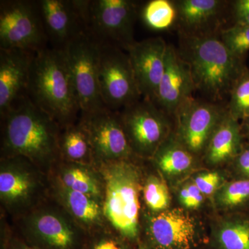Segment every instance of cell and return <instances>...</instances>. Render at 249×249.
<instances>
[{
	"label": "cell",
	"mask_w": 249,
	"mask_h": 249,
	"mask_svg": "<svg viewBox=\"0 0 249 249\" xmlns=\"http://www.w3.org/2000/svg\"><path fill=\"white\" fill-rule=\"evenodd\" d=\"M178 53L189 66L196 91L219 103L245 71V58L232 53L218 35L180 36Z\"/></svg>",
	"instance_id": "6da1fadb"
},
{
	"label": "cell",
	"mask_w": 249,
	"mask_h": 249,
	"mask_svg": "<svg viewBox=\"0 0 249 249\" xmlns=\"http://www.w3.org/2000/svg\"><path fill=\"white\" fill-rule=\"evenodd\" d=\"M26 95L59 125L73 124L80 110L63 49L46 47L36 53Z\"/></svg>",
	"instance_id": "7a4b0ae2"
},
{
	"label": "cell",
	"mask_w": 249,
	"mask_h": 249,
	"mask_svg": "<svg viewBox=\"0 0 249 249\" xmlns=\"http://www.w3.org/2000/svg\"><path fill=\"white\" fill-rule=\"evenodd\" d=\"M2 117L3 150L7 157H22L42 163L53 160L60 153V125L27 95Z\"/></svg>",
	"instance_id": "3957f363"
},
{
	"label": "cell",
	"mask_w": 249,
	"mask_h": 249,
	"mask_svg": "<svg viewBox=\"0 0 249 249\" xmlns=\"http://www.w3.org/2000/svg\"><path fill=\"white\" fill-rule=\"evenodd\" d=\"M105 182L103 216L125 240L139 234L142 173L129 160L100 162Z\"/></svg>",
	"instance_id": "277c9868"
},
{
	"label": "cell",
	"mask_w": 249,
	"mask_h": 249,
	"mask_svg": "<svg viewBox=\"0 0 249 249\" xmlns=\"http://www.w3.org/2000/svg\"><path fill=\"white\" fill-rule=\"evenodd\" d=\"M80 114L107 108L103 102L98 78V42L88 32L64 47Z\"/></svg>",
	"instance_id": "5b68a950"
},
{
	"label": "cell",
	"mask_w": 249,
	"mask_h": 249,
	"mask_svg": "<svg viewBox=\"0 0 249 249\" xmlns=\"http://www.w3.org/2000/svg\"><path fill=\"white\" fill-rule=\"evenodd\" d=\"M47 42L37 1H1L0 49L37 53L47 47Z\"/></svg>",
	"instance_id": "8992f818"
},
{
	"label": "cell",
	"mask_w": 249,
	"mask_h": 249,
	"mask_svg": "<svg viewBox=\"0 0 249 249\" xmlns=\"http://www.w3.org/2000/svg\"><path fill=\"white\" fill-rule=\"evenodd\" d=\"M98 48L100 89L106 107L119 111L142 99L128 54L109 44L98 42Z\"/></svg>",
	"instance_id": "52a82bcc"
},
{
	"label": "cell",
	"mask_w": 249,
	"mask_h": 249,
	"mask_svg": "<svg viewBox=\"0 0 249 249\" xmlns=\"http://www.w3.org/2000/svg\"><path fill=\"white\" fill-rule=\"evenodd\" d=\"M134 155L152 158L171 134L170 116L148 100H139L119 111Z\"/></svg>",
	"instance_id": "ba28073f"
},
{
	"label": "cell",
	"mask_w": 249,
	"mask_h": 249,
	"mask_svg": "<svg viewBox=\"0 0 249 249\" xmlns=\"http://www.w3.org/2000/svg\"><path fill=\"white\" fill-rule=\"evenodd\" d=\"M139 14L137 3L131 0L90 1L88 32L100 43L127 51L136 42L134 27Z\"/></svg>",
	"instance_id": "9c48e42d"
},
{
	"label": "cell",
	"mask_w": 249,
	"mask_h": 249,
	"mask_svg": "<svg viewBox=\"0 0 249 249\" xmlns=\"http://www.w3.org/2000/svg\"><path fill=\"white\" fill-rule=\"evenodd\" d=\"M227 107L208 100L191 97L178 108L173 118L176 121L175 137L193 155H204L211 136Z\"/></svg>",
	"instance_id": "30bf717a"
},
{
	"label": "cell",
	"mask_w": 249,
	"mask_h": 249,
	"mask_svg": "<svg viewBox=\"0 0 249 249\" xmlns=\"http://www.w3.org/2000/svg\"><path fill=\"white\" fill-rule=\"evenodd\" d=\"M80 123L89 135L94 160L103 162L129 160L134 155L119 111L104 108L82 114Z\"/></svg>",
	"instance_id": "8fae6325"
},
{
	"label": "cell",
	"mask_w": 249,
	"mask_h": 249,
	"mask_svg": "<svg viewBox=\"0 0 249 249\" xmlns=\"http://www.w3.org/2000/svg\"><path fill=\"white\" fill-rule=\"evenodd\" d=\"M48 41L62 49L78 36L88 32L90 1H37Z\"/></svg>",
	"instance_id": "7c38bea8"
},
{
	"label": "cell",
	"mask_w": 249,
	"mask_h": 249,
	"mask_svg": "<svg viewBox=\"0 0 249 249\" xmlns=\"http://www.w3.org/2000/svg\"><path fill=\"white\" fill-rule=\"evenodd\" d=\"M146 234L150 249H195L201 240L196 219L181 209H168L150 216Z\"/></svg>",
	"instance_id": "4fadbf2b"
},
{
	"label": "cell",
	"mask_w": 249,
	"mask_h": 249,
	"mask_svg": "<svg viewBox=\"0 0 249 249\" xmlns=\"http://www.w3.org/2000/svg\"><path fill=\"white\" fill-rule=\"evenodd\" d=\"M168 44L156 37L135 42L127 49L142 98L154 103L166 64Z\"/></svg>",
	"instance_id": "5bb4252c"
},
{
	"label": "cell",
	"mask_w": 249,
	"mask_h": 249,
	"mask_svg": "<svg viewBox=\"0 0 249 249\" xmlns=\"http://www.w3.org/2000/svg\"><path fill=\"white\" fill-rule=\"evenodd\" d=\"M196 91L189 66L172 45H168L166 64L154 103L167 115L175 112Z\"/></svg>",
	"instance_id": "9a60e30c"
},
{
	"label": "cell",
	"mask_w": 249,
	"mask_h": 249,
	"mask_svg": "<svg viewBox=\"0 0 249 249\" xmlns=\"http://www.w3.org/2000/svg\"><path fill=\"white\" fill-rule=\"evenodd\" d=\"M176 27L180 36L218 35L228 1L224 0H176Z\"/></svg>",
	"instance_id": "2e32d148"
},
{
	"label": "cell",
	"mask_w": 249,
	"mask_h": 249,
	"mask_svg": "<svg viewBox=\"0 0 249 249\" xmlns=\"http://www.w3.org/2000/svg\"><path fill=\"white\" fill-rule=\"evenodd\" d=\"M35 52L0 49V113L1 117L25 96Z\"/></svg>",
	"instance_id": "e0dca14e"
},
{
	"label": "cell",
	"mask_w": 249,
	"mask_h": 249,
	"mask_svg": "<svg viewBox=\"0 0 249 249\" xmlns=\"http://www.w3.org/2000/svg\"><path fill=\"white\" fill-rule=\"evenodd\" d=\"M22 157H10L3 160L0 170V198L7 207L27 206L39 189V182Z\"/></svg>",
	"instance_id": "ac0fdd59"
},
{
	"label": "cell",
	"mask_w": 249,
	"mask_h": 249,
	"mask_svg": "<svg viewBox=\"0 0 249 249\" xmlns=\"http://www.w3.org/2000/svg\"><path fill=\"white\" fill-rule=\"evenodd\" d=\"M27 228L36 247L41 249H73L76 245V232L55 213H36L29 217Z\"/></svg>",
	"instance_id": "d6986e66"
},
{
	"label": "cell",
	"mask_w": 249,
	"mask_h": 249,
	"mask_svg": "<svg viewBox=\"0 0 249 249\" xmlns=\"http://www.w3.org/2000/svg\"><path fill=\"white\" fill-rule=\"evenodd\" d=\"M246 142L241 124L228 111L211 136L205 150V161L210 166L231 163Z\"/></svg>",
	"instance_id": "ffe728a7"
},
{
	"label": "cell",
	"mask_w": 249,
	"mask_h": 249,
	"mask_svg": "<svg viewBox=\"0 0 249 249\" xmlns=\"http://www.w3.org/2000/svg\"><path fill=\"white\" fill-rule=\"evenodd\" d=\"M213 237L218 249H249V211L230 213L222 218Z\"/></svg>",
	"instance_id": "44dd1931"
},
{
	"label": "cell",
	"mask_w": 249,
	"mask_h": 249,
	"mask_svg": "<svg viewBox=\"0 0 249 249\" xmlns=\"http://www.w3.org/2000/svg\"><path fill=\"white\" fill-rule=\"evenodd\" d=\"M152 158L164 175L177 178L193 168L196 156L187 150L172 132Z\"/></svg>",
	"instance_id": "7402d4cb"
},
{
	"label": "cell",
	"mask_w": 249,
	"mask_h": 249,
	"mask_svg": "<svg viewBox=\"0 0 249 249\" xmlns=\"http://www.w3.org/2000/svg\"><path fill=\"white\" fill-rule=\"evenodd\" d=\"M58 193L62 202L77 220L86 225H93L101 222L103 215L98 199L93 196L67 189L58 185Z\"/></svg>",
	"instance_id": "603a6c76"
},
{
	"label": "cell",
	"mask_w": 249,
	"mask_h": 249,
	"mask_svg": "<svg viewBox=\"0 0 249 249\" xmlns=\"http://www.w3.org/2000/svg\"><path fill=\"white\" fill-rule=\"evenodd\" d=\"M59 149L62 157L72 163L94 160L89 135L80 122L77 125L67 126L65 133L60 137Z\"/></svg>",
	"instance_id": "cb8c5ba5"
},
{
	"label": "cell",
	"mask_w": 249,
	"mask_h": 249,
	"mask_svg": "<svg viewBox=\"0 0 249 249\" xmlns=\"http://www.w3.org/2000/svg\"><path fill=\"white\" fill-rule=\"evenodd\" d=\"M217 209L229 213L249 211V179L234 178L223 183L213 196Z\"/></svg>",
	"instance_id": "d4e9b609"
},
{
	"label": "cell",
	"mask_w": 249,
	"mask_h": 249,
	"mask_svg": "<svg viewBox=\"0 0 249 249\" xmlns=\"http://www.w3.org/2000/svg\"><path fill=\"white\" fill-rule=\"evenodd\" d=\"M58 185L72 191L79 192L98 199L101 188L98 178L82 163H73L62 168Z\"/></svg>",
	"instance_id": "484cf974"
},
{
	"label": "cell",
	"mask_w": 249,
	"mask_h": 249,
	"mask_svg": "<svg viewBox=\"0 0 249 249\" xmlns=\"http://www.w3.org/2000/svg\"><path fill=\"white\" fill-rule=\"evenodd\" d=\"M139 14L144 24L152 31H165L176 26L178 11L174 1H147Z\"/></svg>",
	"instance_id": "4316f807"
},
{
	"label": "cell",
	"mask_w": 249,
	"mask_h": 249,
	"mask_svg": "<svg viewBox=\"0 0 249 249\" xmlns=\"http://www.w3.org/2000/svg\"><path fill=\"white\" fill-rule=\"evenodd\" d=\"M142 193L145 204L153 213L169 209L171 197L169 188L163 178L156 175L149 176L143 183Z\"/></svg>",
	"instance_id": "83f0119b"
},
{
	"label": "cell",
	"mask_w": 249,
	"mask_h": 249,
	"mask_svg": "<svg viewBox=\"0 0 249 249\" xmlns=\"http://www.w3.org/2000/svg\"><path fill=\"white\" fill-rule=\"evenodd\" d=\"M227 109L229 115L238 121L249 116V69L247 67L229 93Z\"/></svg>",
	"instance_id": "f1b7e54d"
},
{
	"label": "cell",
	"mask_w": 249,
	"mask_h": 249,
	"mask_svg": "<svg viewBox=\"0 0 249 249\" xmlns=\"http://www.w3.org/2000/svg\"><path fill=\"white\" fill-rule=\"evenodd\" d=\"M218 36L232 53L239 58H245L249 51V26L235 24L222 29Z\"/></svg>",
	"instance_id": "f546056e"
},
{
	"label": "cell",
	"mask_w": 249,
	"mask_h": 249,
	"mask_svg": "<svg viewBox=\"0 0 249 249\" xmlns=\"http://www.w3.org/2000/svg\"><path fill=\"white\" fill-rule=\"evenodd\" d=\"M192 181L206 197L213 196L224 183L222 175L215 171L197 174Z\"/></svg>",
	"instance_id": "4dcf8cb0"
},
{
	"label": "cell",
	"mask_w": 249,
	"mask_h": 249,
	"mask_svg": "<svg viewBox=\"0 0 249 249\" xmlns=\"http://www.w3.org/2000/svg\"><path fill=\"white\" fill-rule=\"evenodd\" d=\"M205 197L193 181L183 183L178 190V200L186 209H199L204 203Z\"/></svg>",
	"instance_id": "1f68e13d"
},
{
	"label": "cell",
	"mask_w": 249,
	"mask_h": 249,
	"mask_svg": "<svg viewBox=\"0 0 249 249\" xmlns=\"http://www.w3.org/2000/svg\"><path fill=\"white\" fill-rule=\"evenodd\" d=\"M230 164L234 178L249 179V142H246L240 153Z\"/></svg>",
	"instance_id": "d6a6232c"
},
{
	"label": "cell",
	"mask_w": 249,
	"mask_h": 249,
	"mask_svg": "<svg viewBox=\"0 0 249 249\" xmlns=\"http://www.w3.org/2000/svg\"><path fill=\"white\" fill-rule=\"evenodd\" d=\"M235 24L249 26V0H235L232 2Z\"/></svg>",
	"instance_id": "836d02e7"
},
{
	"label": "cell",
	"mask_w": 249,
	"mask_h": 249,
	"mask_svg": "<svg viewBox=\"0 0 249 249\" xmlns=\"http://www.w3.org/2000/svg\"><path fill=\"white\" fill-rule=\"evenodd\" d=\"M92 249H127V247L120 240L106 237L96 242Z\"/></svg>",
	"instance_id": "e575fe53"
},
{
	"label": "cell",
	"mask_w": 249,
	"mask_h": 249,
	"mask_svg": "<svg viewBox=\"0 0 249 249\" xmlns=\"http://www.w3.org/2000/svg\"><path fill=\"white\" fill-rule=\"evenodd\" d=\"M7 249H41L37 247L34 246H29L19 242V241H14L8 247Z\"/></svg>",
	"instance_id": "d590c367"
},
{
	"label": "cell",
	"mask_w": 249,
	"mask_h": 249,
	"mask_svg": "<svg viewBox=\"0 0 249 249\" xmlns=\"http://www.w3.org/2000/svg\"><path fill=\"white\" fill-rule=\"evenodd\" d=\"M240 124L242 135H243L245 141H247V142H249V116L243 119Z\"/></svg>",
	"instance_id": "8d00e7d4"
},
{
	"label": "cell",
	"mask_w": 249,
	"mask_h": 249,
	"mask_svg": "<svg viewBox=\"0 0 249 249\" xmlns=\"http://www.w3.org/2000/svg\"><path fill=\"white\" fill-rule=\"evenodd\" d=\"M137 249H150V247L147 246V244H141L137 247Z\"/></svg>",
	"instance_id": "74e56055"
}]
</instances>
